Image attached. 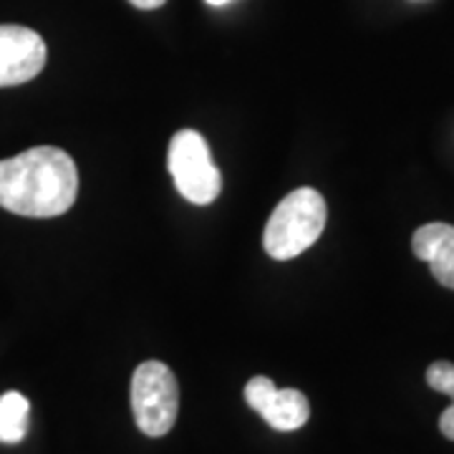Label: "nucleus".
Masks as SVG:
<instances>
[{"instance_id":"12","label":"nucleus","mask_w":454,"mask_h":454,"mask_svg":"<svg viewBox=\"0 0 454 454\" xmlns=\"http://www.w3.org/2000/svg\"><path fill=\"white\" fill-rule=\"evenodd\" d=\"M210 5H225V3H230V0H207Z\"/></svg>"},{"instance_id":"8","label":"nucleus","mask_w":454,"mask_h":454,"mask_svg":"<svg viewBox=\"0 0 454 454\" xmlns=\"http://www.w3.org/2000/svg\"><path fill=\"white\" fill-rule=\"evenodd\" d=\"M28 414L31 404L23 394L8 391L0 396V442L18 444L28 432Z\"/></svg>"},{"instance_id":"5","label":"nucleus","mask_w":454,"mask_h":454,"mask_svg":"<svg viewBox=\"0 0 454 454\" xmlns=\"http://www.w3.org/2000/svg\"><path fill=\"white\" fill-rule=\"evenodd\" d=\"M43 38L26 26H0V89L35 79L46 66Z\"/></svg>"},{"instance_id":"4","label":"nucleus","mask_w":454,"mask_h":454,"mask_svg":"<svg viewBox=\"0 0 454 454\" xmlns=\"http://www.w3.org/2000/svg\"><path fill=\"white\" fill-rule=\"evenodd\" d=\"M169 172L179 195L192 205H210L223 190L220 169L200 131L184 129L175 134L169 145Z\"/></svg>"},{"instance_id":"9","label":"nucleus","mask_w":454,"mask_h":454,"mask_svg":"<svg viewBox=\"0 0 454 454\" xmlns=\"http://www.w3.org/2000/svg\"><path fill=\"white\" fill-rule=\"evenodd\" d=\"M427 384L439 394H447L454 399V364L437 361L427 369Z\"/></svg>"},{"instance_id":"6","label":"nucleus","mask_w":454,"mask_h":454,"mask_svg":"<svg viewBox=\"0 0 454 454\" xmlns=\"http://www.w3.org/2000/svg\"><path fill=\"white\" fill-rule=\"evenodd\" d=\"M245 402L278 432H295L309 422L310 404L298 389H278L268 376H255L245 387Z\"/></svg>"},{"instance_id":"2","label":"nucleus","mask_w":454,"mask_h":454,"mask_svg":"<svg viewBox=\"0 0 454 454\" xmlns=\"http://www.w3.org/2000/svg\"><path fill=\"white\" fill-rule=\"evenodd\" d=\"M325 200L321 192L301 187L280 200L276 212L270 215L262 245L265 253L276 260H291L309 250L321 238L325 227Z\"/></svg>"},{"instance_id":"7","label":"nucleus","mask_w":454,"mask_h":454,"mask_svg":"<svg viewBox=\"0 0 454 454\" xmlns=\"http://www.w3.org/2000/svg\"><path fill=\"white\" fill-rule=\"evenodd\" d=\"M414 255L429 262L432 276L444 288L454 291V225L447 223H429L422 225L411 238Z\"/></svg>"},{"instance_id":"1","label":"nucleus","mask_w":454,"mask_h":454,"mask_svg":"<svg viewBox=\"0 0 454 454\" xmlns=\"http://www.w3.org/2000/svg\"><path fill=\"white\" fill-rule=\"evenodd\" d=\"M79 195L76 162L59 146H33L0 162V207L23 217H59Z\"/></svg>"},{"instance_id":"3","label":"nucleus","mask_w":454,"mask_h":454,"mask_svg":"<svg viewBox=\"0 0 454 454\" xmlns=\"http://www.w3.org/2000/svg\"><path fill=\"white\" fill-rule=\"evenodd\" d=\"M134 422L146 437H164L172 432L179 414V384L162 361H145L131 379Z\"/></svg>"},{"instance_id":"11","label":"nucleus","mask_w":454,"mask_h":454,"mask_svg":"<svg viewBox=\"0 0 454 454\" xmlns=\"http://www.w3.org/2000/svg\"><path fill=\"white\" fill-rule=\"evenodd\" d=\"M131 5H137V8H142V11H154V8H160L164 5L167 0H129Z\"/></svg>"},{"instance_id":"10","label":"nucleus","mask_w":454,"mask_h":454,"mask_svg":"<svg viewBox=\"0 0 454 454\" xmlns=\"http://www.w3.org/2000/svg\"><path fill=\"white\" fill-rule=\"evenodd\" d=\"M439 429H442L444 437L454 442V399L452 404H450V409H444V414H442V419H439Z\"/></svg>"}]
</instances>
